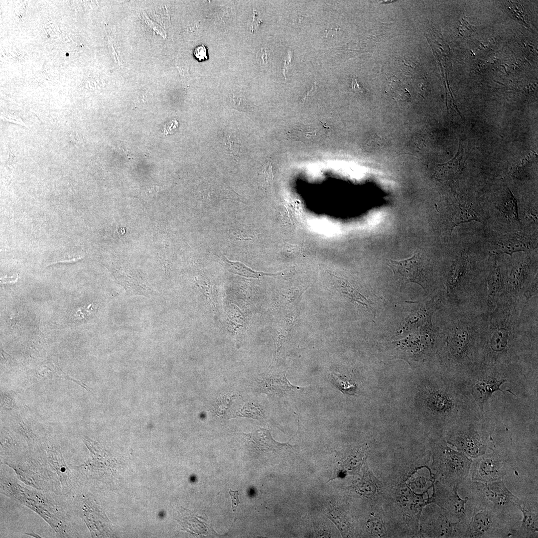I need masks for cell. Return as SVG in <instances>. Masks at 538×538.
<instances>
[{
	"label": "cell",
	"instance_id": "cell-17",
	"mask_svg": "<svg viewBox=\"0 0 538 538\" xmlns=\"http://www.w3.org/2000/svg\"><path fill=\"white\" fill-rule=\"evenodd\" d=\"M528 259L515 264L508 275L507 284L514 290H518L524 285L530 270Z\"/></svg>",
	"mask_w": 538,
	"mask_h": 538
},
{
	"label": "cell",
	"instance_id": "cell-33",
	"mask_svg": "<svg viewBox=\"0 0 538 538\" xmlns=\"http://www.w3.org/2000/svg\"><path fill=\"white\" fill-rule=\"evenodd\" d=\"M352 88L356 91L362 92V88L359 86L357 80L353 78L352 82Z\"/></svg>",
	"mask_w": 538,
	"mask_h": 538
},
{
	"label": "cell",
	"instance_id": "cell-31",
	"mask_svg": "<svg viewBox=\"0 0 538 538\" xmlns=\"http://www.w3.org/2000/svg\"><path fill=\"white\" fill-rule=\"evenodd\" d=\"M178 123L176 120H172L169 122L164 128L165 134L174 133L178 128Z\"/></svg>",
	"mask_w": 538,
	"mask_h": 538
},
{
	"label": "cell",
	"instance_id": "cell-24",
	"mask_svg": "<svg viewBox=\"0 0 538 538\" xmlns=\"http://www.w3.org/2000/svg\"><path fill=\"white\" fill-rule=\"evenodd\" d=\"M429 402L433 409L440 411H448L453 406V403L449 397L439 393L431 394Z\"/></svg>",
	"mask_w": 538,
	"mask_h": 538
},
{
	"label": "cell",
	"instance_id": "cell-6",
	"mask_svg": "<svg viewBox=\"0 0 538 538\" xmlns=\"http://www.w3.org/2000/svg\"><path fill=\"white\" fill-rule=\"evenodd\" d=\"M75 503L82 519L90 530L92 536L106 537L109 535V524L105 515L95 504L89 497L78 496L75 498Z\"/></svg>",
	"mask_w": 538,
	"mask_h": 538
},
{
	"label": "cell",
	"instance_id": "cell-10",
	"mask_svg": "<svg viewBox=\"0 0 538 538\" xmlns=\"http://www.w3.org/2000/svg\"><path fill=\"white\" fill-rule=\"evenodd\" d=\"M519 509L521 511L523 518L520 528L515 531H512V536L518 538L538 537L537 501L532 500L531 498L520 500Z\"/></svg>",
	"mask_w": 538,
	"mask_h": 538
},
{
	"label": "cell",
	"instance_id": "cell-34",
	"mask_svg": "<svg viewBox=\"0 0 538 538\" xmlns=\"http://www.w3.org/2000/svg\"><path fill=\"white\" fill-rule=\"evenodd\" d=\"M500 66H502V67H504V69H505V71H506V72L507 73H507V70H506V67H505V66H504V65H501Z\"/></svg>",
	"mask_w": 538,
	"mask_h": 538
},
{
	"label": "cell",
	"instance_id": "cell-18",
	"mask_svg": "<svg viewBox=\"0 0 538 538\" xmlns=\"http://www.w3.org/2000/svg\"><path fill=\"white\" fill-rule=\"evenodd\" d=\"M451 339V345L455 355L459 358L464 356L468 350L470 341L468 329L463 326L456 327Z\"/></svg>",
	"mask_w": 538,
	"mask_h": 538
},
{
	"label": "cell",
	"instance_id": "cell-29",
	"mask_svg": "<svg viewBox=\"0 0 538 538\" xmlns=\"http://www.w3.org/2000/svg\"><path fill=\"white\" fill-rule=\"evenodd\" d=\"M371 531L375 535L380 537L384 535V527L381 521L377 519L372 520L371 522Z\"/></svg>",
	"mask_w": 538,
	"mask_h": 538
},
{
	"label": "cell",
	"instance_id": "cell-13",
	"mask_svg": "<svg viewBox=\"0 0 538 538\" xmlns=\"http://www.w3.org/2000/svg\"><path fill=\"white\" fill-rule=\"evenodd\" d=\"M458 491H446L442 494L436 495L437 501L450 515L456 518L458 521H468L465 506L469 501L468 497L464 499L460 498Z\"/></svg>",
	"mask_w": 538,
	"mask_h": 538
},
{
	"label": "cell",
	"instance_id": "cell-25",
	"mask_svg": "<svg viewBox=\"0 0 538 538\" xmlns=\"http://www.w3.org/2000/svg\"><path fill=\"white\" fill-rule=\"evenodd\" d=\"M466 266L465 256H462L454 264L451 272L449 281L452 285H456L461 282L464 276Z\"/></svg>",
	"mask_w": 538,
	"mask_h": 538
},
{
	"label": "cell",
	"instance_id": "cell-32",
	"mask_svg": "<svg viewBox=\"0 0 538 538\" xmlns=\"http://www.w3.org/2000/svg\"><path fill=\"white\" fill-rule=\"evenodd\" d=\"M316 83H314V84L312 85L311 88H310V89H309L301 97V98L300 99V101L302 103H304L308 99V98L311 96L312 93H313L315 92V90H316Z\"/></svg>",
	"mask_w": 538,
	"mask_h": 538
},
{
	"label": "cell",
	"instance_id": "cell-15",
	"mask_svg": "<svg viewBox=\"0 0 538 538\" xmlns=\"http://www.w3.org/2000/svg\"><path fill=\"white\" fill-rule=\"evenodd\" d=\"M259 380V386L263 391L274 395L282 396L294 389H299L298 387L292 385L285 374L278 377H265Z\"/></svg>",
	"mask_w": 538,
	"mask_h": 538
},
{
	"label": "cell",
	"instance_id": "cell-4",
	"mask_svg": "<svg viewBox=\"0 0 538 538\" xmlns=\"http://www.w3.org/2000/svg\"><path fill=\"white\" fill-rule=\"evenodd\" d=\"M438 460L441 475L446 478L452 489L458 491L460 485L471 470L472 459L460 451L446 447Z\"/></svg>",
	"mask_w": 538,
	"mask_h": 538
},
{
	"label": "cell",
	"instance_id": "cell-5",
	"mask_svg": "<svg viewBox=\"0 0 538 538\" xmlns=\"http://www.w3.org/2000/svg\"><path fill=\"white\" fill-rule=\"evenodd\" d=\"M43 448L46 462L56 476L62 494L66 496L74 494V476L66 464L59 445L47 439L43 442Z\"/></svg>",
	"mask_w": 538,
	"mask_h": 538
},
{
	"label": "cell",
	"instance_id": "cell-1",
	"mask_svg": "<svg viewBox=\"0 0 538 538\" xmlns=\"http://www.w3.org/2000/svg\"><path fill=\"white\" fill-rule=\"evenodd\" d=\"M10 476L1 473V493L17 500L36 513L51 526L58 537H71L66 511L53 496L57 493L32 487L29 489L18 483L15 477Z\"/></svg>",
	"mask_w": 538,
	"mask_h": 538
},
{
	"label": "cell",
	"instance_id": "cell-35",
	"mask_svg": "<svg viewBox=\"0 0 538 538\" xmlns=\"http://www.w3.org/2000/svg\"><path fill=\"white\" fill-rule=\"evenodd\" d=\"M494 82H497V83H499V84H501V85H504V84H503V83H500V82H499L498 81H495V80H494Z\"/></svg>",
	"mask_w": 538,
	"mask_h": 538
},
{
	"label": "cell",
	"instance_id": "cell-2",
	"mask_svg": "<svg viewBox=\"0 0 538 538\" xmlns=\"http://www.w3.org/2000/svg\"><path fill=\"white\" fill-rule=\"evenodd\" d=\"M469 497L474 506L490 510L501 518L519 509L520 500L507 488L503 480L491 482L473 481Z\"/></svg>",
	"mask_w": 538,
	"mask_h": 538
},
{
	"label": "cell",
	"instance_id": "cell-23",
	"mask_svg": "<svg viewBox=\"0 0 538 538\" xmlns=\"http://www.w3.org/2000/svg\"><path fill=\"white\" fill-rule=\"evenodd\" d=\"M330 382L340 391L345 394L354 395L356 392L355 383L340 374L331 373L328 375Z\"/></svg>",
	"mask_w": 538,
	"mask_h": 538
},
{
	"label": "cell",
	"instance_id": "cell-28",
	"mask_svg": "<svg viewBox=\"0 0 538 538\" xmlns=\"http://www.w3.org/2000/svg\"><path fill=\"white\" fill-rule=\"evenodd\" d=\"M193 55L199 61L207 60L208 58V50L204 44L197 46L193 50Z\"/></svg>",
	"mask_w": 538,
	"mask_h": 538
},
{
	"label": "cell",
	"instance_id": "cell-16",
	"mask_svg": "<svg viewBox=\"0 0 538 538\" xmlns=\"http://www.w3.org/2000/svg\"><path fill=\"white\" fill-rule=\"evenodd\" d=\"M477 221L480 222V218L472 206L466 202L459 201L454 206L451 214L452 229L461 224Z\"/></svg>",
	"mask_w": 538,
	"mask_h": 538
},
{
	"label": "cell",
	"instance_id": "cell-26",
	"mask_svg": "<svg viewBox=\"0 0 538 538\" xmlns=\"http://www.w3.org/2000/svg\"><path fill=\"white\" fill-rule=\"evenodd\" d=\"M339 288L340 290L339 291L345 294L347 297L364 305H366L365 303L366 298L352 287L348 285L346 286V285H341Z\"/></svg>",
	"mask_w": 538,
	"mask_h": 538
},
{
	"label": "cell",
	"instance_id": "cell-11",
	"mask_svg": "<svg viewBox=\"0 0 538 538\" xmlns=\"http://www.w3.org/2000/svg\"><path fill=\"white\" fill-rule=\"evenodd\" d=\"M533 249L528 238L518 234L505 235L496 240L492 245V252L512 255L517 252H528Z\"/></svg>",
	"mask_w": 538,
	"mask_h": 538
},
{
	"label": "cell",
	"instance_id": "cell-22",
	"mask_svg": "<svg viewBox=\"0 0 538 538\" xmlns=\"http://www.w3.org/2000/svg\"><path fill=\"white\" fill-rule=\"evenodd\" d=\"M13 430L21 435L26 440L29 447H32L37 441V436L32 425L26 419L16 418L12 423Z\"/></svg>",
	"mask_w": 538,
	"mask_h": 538
},
{
	"label": "cell",
	"instance_id": "cell-12",
	"mask_svg": "<svg viewBox=\"0 0 538 538\" xmlns=\"http://www.w3.org/2000/svg\"><path fill=\"white\" fill-rule=\"evenodd\" d=\"M507 315L504 320H500V317L496 318L494 316V319L491 321L489 332V343L491 350L494 352H500L504 351L507 348L510 335L512 331L509 324L508 317L510 316V313Z\"/></svg>",
	"mask_w": 538,
	"mask_h": 538
},
{
	"label": "cell",
	"instance_id": "cell-3",
	"mask_svg": "<svg viewBox=\"0 0 538 538\" xmlns=\"http://www.w3.org/2000/svg\"><path fill=\"white\" fill-rule=\"evenodd\" d=\"M502 518L487 509L474 506L463 538H500L512 536L503 524Z\"/></svg>",
	"mask_w": 538,
	"mask_h": 538
},
{
	"label": "cell",
	"instance_id": "cell-30",
	"mask_svg": "<svg viewBox=\"0 0 538 538\" xmlns=\"http://www.w3.org/2000/svg\"><path fill=\"white\" fill-rule=\"evenodd\" d=\"M229 493L232 500V510L234 512H235L237 507L241 504L239 499V491L238 490L233 491L230 489Z\"/></svg>",
	"mask_w": 538,
	"mask_h": 538
},
{
	"label": "cell",
	"instance_id": "cell-7",
	"mask_svg": "<svg viewBox=\"0 0 538 538\" xmlns=\"http://www.w3.org/2000/svg\"><path fill=\"white\" fill-rule=\"evenodd\" d=\"M471 465L473 481L491 482L503 480L507 474V466L504 459L494 453L477 458Z\"/></svg>",
	"mask_w": 538,
	"mask_h": 538
},
{
	"label": "cell",
	"instance_id": "cell-27",
	"mask_svg": "<svg viewBox=\"0 0 538 538\" xmlns=\"http://www.w3.org/2000/svg\"><path fill=\"white\" fill-rule=\"evenodd\" d=\"M240 415H246L254 418L259 419L264 416V413L259 406L248 404L240 412Z\"/></svg>",
	"mask_w": 538,
	"mask_h": 538
},
{
	"label": "cell",
	"instance_id": "cell-20",
	"mask_svg": "<svg viewBox=\"0 0 538 538\" xmlns=\"http://www.w3.org/2000/svg\"><path fill=\"white\" fill-rule=\"evenodd\" d=\"M505 283L501 269L498 262H496L488 277L490 295L492 297H496L500 294L504 289Z\"/></svg>",
	"mask_w": 538,
	"mask_h": 538
},
{
	"label": "cell",
	"instance_id": "cell-8",
	"mask_svg": "<svg viewBox=\"0 0 538 538\" xmlns=\"http://www.w3.org/2000/svg\"><path fill=\"white\" fill-rule=\"evenodd\" d=\"M451 443L460 452L475 459L484 455L488 449H493L492 444L484 441L479 433L472 429L459 431Z\"/></svg>",
	"mask_w": 538,
	"mask_h": 538
},
{
	"label": "cell",
	"instance_id": "cell-9",
	"mask_svg": "<svg viewBox=\"0 0 538 538\" xmlns=\"http://www.w3.org/2000/svg\"><path fill=\"white\" fill-rule=\"evenodd\" d=\"M388 265L397 279L405 282L417 283L423 287L425 286L426 278L418 253H416L410 258L403 260H390Z\"/></svg>",
	"mask_w": 538,
	"mask_h": 538
},
{
	"label": "cell",
	"instance_id": "cell-14",
	"mask_svg": "<svg viewBox=\"0 0 538 538\" xmlns=\"http://www.w3.org/2000/svg\"><path fill=\"white\" fill-rule=\"evenodd\" d=\"M506 380L496 378H488L477 382L472 388L473 396L481 408L493 393L501 391V386Z\"/></svg>",
	"mask_w": 538,
	"mask_h": 538
},
{
	"label": "cell",
	"instance_id": "cell-21",
	"mask_svg": "<svg viewBox=\"0 0 538 538\" xmlns=\"http://www.w3.org/2000/svg\"><path fill=\"white\" fill-rule=\"evenodd\" d=\"M499 208L506 218L514 222H519V212L517 201L511 191L508 188Z\"/></svg>",
	"mask_w": 538,
	"mask_h": 538
},
{
	"label": "cell",
	"instance_id": "cell-19",
	"mask_svg": "<svg viewBox=\"0 0 538 538\" xmlns=\"http://www.w3.org/2000/svg\"><path fill=\"white\" fill-rule=\"evenodd\" d=\"M222 259L231 272L246 277L259 278L265 276H275L279 274L256 271L240 262L230 261L225 256H222Z\"/></svg>",
	"mask_w": 538,
	"mask_h": 538
}]
</instances>
